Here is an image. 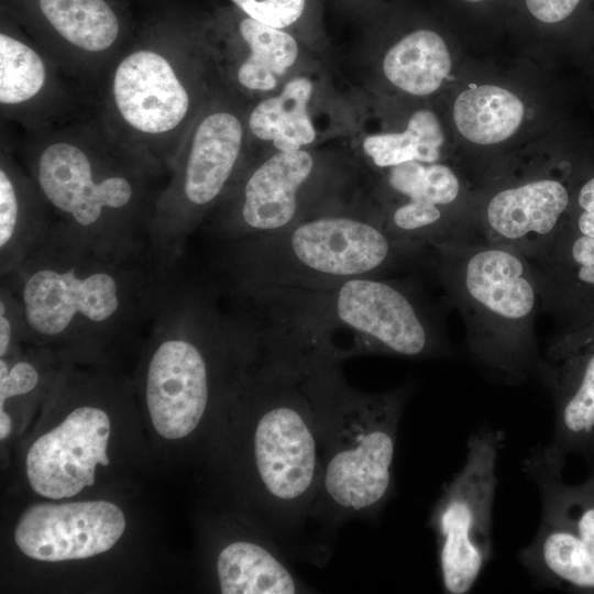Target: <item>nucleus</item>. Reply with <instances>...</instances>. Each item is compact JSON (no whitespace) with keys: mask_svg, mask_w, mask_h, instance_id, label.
I'll use <instances>...</instances> for the list:
<instances>
[{"mask_svg":"<svg viewBox=\"0 0 594 594\" xmlns=\"http://www.w3.org/2000/svg\"><path fill=\"white\" fill-rule=\"evenodd\" d=\"M127 520L109 501L42 503L28 508L14 529V541L26 557L62 562L95 557L122 537Z\"/></svg>","mask_w":594,"mask_h":594,"instance_id":"nucleus-18","label":"nucleus"},{"mask_svg":"<svg viewBox=\"0 0 594 594\" xmlns=\"http://www.w3.org/2000/svg\"><path fill=\"white\" fill-rule=\"evenodd\" d=\"M403 400V391L356 395L337 375L333 402L338 424L329 439L322 487L338 509L372 510L386 498Z\"/></svg>","mask_w":594,"mask_h":594,"instance_id":"nucleus-11","label":"nucleus"},{"mask_svg":"<svg viewBox=\"0 0 594 594\" xmlns=\"http://www.w3.org/2000/svg\"><path fill=\"white\" fill-rule=\"evenodd\" d=\"M443 143L444 134L437 116L420 109L410 116L404 131L365 135L361 150L374 167L386 169L411 161L437 163Z\"/></svg>","mask_w":594,"mask_h":594,"instance_id":"nucleus-27","label":"nucleus"},{"mask_svg":"<svg viewBox=\"0 0 594 594\" xmlns=\"http://www.w3.org/2000/svg\"><path fill=\"white\" fill-rule=\"evenodd\" d=\"M571 199L570 179L542 177L499 188L473 222V237L534 260L566 223Z\"/></svg>","mask_w":594,"mask_h":594,"instance_id":"nucleus-19","label":"nucleus"},{"mask_svg":"<svg viewBox=\"0 0 594 594\" xmlns=\"http://www.w3.org/2000/svg\"><path fill=\"white\" fill-rule=\"evenodd\" d=\"M21 163L54 221L106 244L151 245L169 170L119 139L97 114L31 134Z\"/></svg>","mask_w":594,"mask_h":594,"instance_id":"nucleus-2","label":"nucleus"},{"mask_svg":"<svg viewBox=\"0 0 594 594\" xmlns=\"http://www.w3.org/2000/svg\"><path fill=\"white\" fill-rule=\"evenodd\" d=\"M536 373L551 394L553 438L544 448L561 462L582 454L594 436V318L564 326L539 355Z\"/></svg>","mask_w":594,"mask_h":594,"instance_id":"nucleus-15","label":"nucleus"},{"mask_svg":"<svg viewBox=\"0 0 594 594\" xmlns=\"http://www.w3.org/2000/svg\"><path fill=\"white\" fill-rule=\"evenodd\" d=\"M150 329L146 408L161 437L183 439L198 427L208 408L213 359L254 341L258 331L249 315L222 310L211 292L180 283L179 277Z\"/></svg>","mask_w":594,"mask_h":594,"instance_id":"nucleus-6","label":"nucleus"},{"mask_svg":"<svg viewBox=\"0 0 594 594\" xmlns=\"http://www.w3.org/2000/svg\"><path fill=\"white\" fill-rule=\"evenodd\" d=\"M218 258L239 301L381 276L418 253L386 230L378 212L351 208L312 217L280 232L223 243Z\"/></svg>","mask_w":594,"mask_h":594,"instance_id":"nucleus-4","label":"nucleus"},{"mask_svg":"<svg viewBox=\"0 0 594 594\" xmlns=\"http://www.w3.org/2000/svg\"><path fill=\"white\" fill-rule=\"evenodd\" d=\"M245 15L298 36L314 28L320 18V0H231Z\"/></svg>","mask_w":594,"mask_h":594,"instance_id":"nucleus-28","label":"nucleus"},{"mask_svg":"<svg viewBox=\"0 0 594 594\" xmlns=\"http://www.w3.org/2000/svg\"><path fill=\"white\" fill-rule=\"evenodd\" d=\"M12 422L6 410H0V439L4 440L11 432Z\"/></svg>","mask_w":594,"mask_h":594,"instance_id":"nucleus-33","label":"nucleus"},{"mask_svg":"<svg viewBox=\"0 0 594 594\" xmlns=\"http://www.w3.org/2000/svg\"><path fill=\"white\" fill-rule=\"evenodd\" d=\"M504 440L502 430L488 426L473 432L462 469L435 508L440 574L449 594L468 593L490 561L496 465Z\"/></svg>","mask_w":594,"mask_h":594,"instance_id":"nucleus-13","label":"nucleus"},{"mask_svg":"<svg viewBox=\"0 0 594 594\" xmlns=\"http://www.w3.org/2000/svg\"><path fill=\"white\" fill-rule=\"evenodd\" d=\"M110 418L98 406L74 408L30 447L26 477L32 490L50 499L75 496L95 483L98 464L109 465Z\"/></svg>","mask_w":594,"mask_h":594,"instance_id":"nucleus-17","label":"nucleus"},{"mask_svg":"<svg viewBox=\"0 0 594 594\" xmlns=\"http://www.w3.org/2000/svg\"><path fill=\"white\" fill-rule=\"evenodd\" d=\"M564 463L546 448L522 462L525 474L538 486L541 520L534 540L518 556L525 568L550 587L594 593V476L565 483Z\"/></svg>","mask_w":594,"mask_h":594,"instance_id":"nucleus-12","label":"nucleus"},{"mask_svg":"<svg viewBox=\"0 0 594 594\" xmlns=\"http://www.w3.org/2000/svg\"><path fill=\"white\" fill-rule=\"evenodd\" d=\"M41 382V371L29 358H21L11 364L0 359V410L6 403L19 396L34 392Z\"/></svg>","mask_w":594,"mask_h":594,"instance_id":"nucleus-30","label":"nucleus"},{"mask_svg":"<svg viewBox=\"0 0 594 594\" xmlns=\"http://www.w3.org/2000/svg\"><path fill=\"white\" fill-rule=\"evenodd\" d=\"M178 267L152 249L117 246L54 221L1 277L38 345L96 346L150 328Z\"/></svg>","mask_w":594,"mask_h":594,"instance_id":"nucleus-1","label":"nucleus"},{"mask_svg":"<svg viewBox=\"0 0 594 594\" xmlns=\"http://www.w3.org/2000/svg\"><path fill=\"white\" fill-rule=\"evenodd\" d=\"M590 475L594 476V469H591V474Z\"/></svg>","mask_w":594,"mask_h":594,"instance_id":"nucleus-37","label":"nucleus"},{"mask_svg":"<svg viewBox=\"0 0 594 594\" xmlns=\"http://www.w3.org/2000/svg\"><path fill=\"white\" fill-rule=\"evenodd\" d=\"M322 84L314 73L297 72L282 88L246 107L250 148L270 153L309 150L323 135L320 102Z\"/></svg>","mask_w":594,"mask_h":594,"instance_id":"nucleus-21","label":"nucleus"},{"mask_svg":"<svg viewBox=\"0 0 594 594\" xmlns=\"http://www.w3.org/2000/svg\"><path fill=\"white\" fill-rule=\"evenodd\" d=\"M328 174L310 150L273 152L248 163L204 222L223 243L267 237L343 210L327 200Z\"/></svg>","mask_w":594,"mask_h":594,"instance_id":"nucleus-10","label":"nucleus"},{"mask_svg":"<svg viewBox=\"0 0 594 594\" xmlns=\"http://www.w3.org/2000/svg\"><path fill=\"white\" fill-rule=\"evenodd\" d=\"M53 222L51 210L30 174L3 145L0 155V271L11 273Z\"/></svg>","mask_w":594,"mask_h":594,"instance_id":"nucleus-23","label":"nucleus"},{"mask_svg":"<svg viewBox=\"0 0 594 594\" xmlns=\"http://www.w3.org/2000/svg\"><path fill=\"white\" fill-rule=\"evenodd\" d=\"M572 199L566 223L581 234L594 238V165L571 170Z\"/></svg>","mask_w":594,"mask_h":594,"instance_id":"nucleus-29","label":"nucleus"},{"mask_svg":"<svg viewBox=\"0 0 594 594\" xmlns=\"http://www.w3.org/2000/svg\"><path fill=\"white\" fill-rule=\"evenodd\" d=\"M526 13L535 21L556 25L570 20L583 0H521Z\"/></svg>","mask_w":594,"mask_h":594,"instance_id":"nucleus-32","label":"nucleus"},{"mask_svg":"<svg viewBox=\"0 0 594 594\" xmlns=\"http://www.w3.org/2000/svg\"><path fill=\"white\" fill-rule=\"evenodd\" d=\"M69 78L34 43L7 30L0 33V109L2 119L30 134L64 124L73 105Z\"/></svg>","mask_w":594,"mask_h":594,"instance_id":"nucleus-20","label":"nucleus"},{"mask_svg":"<svg viewBox=\"0 0 594 594\" xmlns=\"http://www.w3.org/2000/svg\"><path fill=\"white\" fill-rule=\"evenodd\" d=\"M23 339H29V333L22 306L10 287L1 283L0 358L13 352L19 341Z\"/></svg>","mask_w":594,"mask_h":594,"instance_id":"nucleus-31","label":"nucleus"},{"mask_svg":"<svg viewBox=\"0 0 594 594\" xmlns=\"http://www.w3.org/2000/svg\"><path fill=\"white\" fill-rule=\"evenodd\" d=\"M346 7L356 9L359 12L361 9L370 7L373 0H340Z\"/></svg>","mask_w":594,"mask_h":594,"instance_id":"nucleus-34","label":"nucleus"},{"mask_svg":"<svg viewBox=\"0 0 594 594\" xmlns=\"http://www.w3.org/2000/svg\"><path fill=\"white\" fill-rule=\"evenodd\" d=\"M540 300L564 326L594 318V238L563 226L551 244L528 260Z\"/></svg>","mask_w":594,"mask_h":594,"instance_id":"nucleus-22","label":"nucleus"},{"mask_svg":"<svg viewBox=\"0 0 594 594\" xmlns=\"http://www.w3.org/2000/svg\"><path fill=\"white\" fill-rule=\"evenodd\" d=\"M249 161L246 107L221 88L188 132L156 204L150 243L166 264L178 267L189 237Z\"/></svg>","mask_w":594,"mask_h":594,"instance_id":"nucleus-8","label":"nucleus"},{"mask_svg":"<svg viewBox=\"0 0 594 594\" xmlns=\"http://www.w3.org/2000/svg\"><path fill=\"white\" fill-rule=\"evenodd\" d=\"M101 84L99 119L169 173L195 121L222 88L204 28L146 34L125 47Z\"/></svg>","mask_w":594,"mask_h":594,"instance_id":"nucleus-3","label":"nucleus"},{"mask_svg":"<svg viewBox=\"0 0 594 594\" xmlns=\"http://www.w3.org/2000/svg\"><path fill=\"white\" fill-rule=\"evenodd\" d=\"M464 4L479 6L487 2L488 0H458Z\"/></svg>","mask_w":594,"mask_h":594,"instance_id":"nucleus-36","label":"nucleus"},{"mask_svg":"<svg viewBox=\"0 0 594 594\" xmlns=\"http://www.w3.org/2000/svg\"><path fill=\"white\" fill-rule=\"evenodd\" d=\"M273 354L256 382L264 396L252 437L255 473L275 504H298L317 474V437L310 413V360L300 352L268 343Z\"/></svg>","mask_w":594,"mask_h":594,"instance_id":"nucleus-9","label":"nucleus"},{"mask_svg":"<svg viewBox=\"0 0 594 594\" xmlns=\"http://www.w3.org/2000/svg\"><path fill=\"white\" fill-rule=\"evenodd\" d=\"M261 302L274 320L314 344L342 328L364 351L427 358L444 350L429 309L394 279L360 276L323 288L266 294Z\"/></svg>","mask_w":594,"mask_h":594,"instance_id":"nucleus-7","label":"nucleus"},{"mask_svg":"<svg viewBox=\"0 0 594 594\" xmlns=\"http://www.w3.org/2000/svg\"><path fill=\"white\" fill-rule=\"evenodd\" d=\"M385 78L399 90L427 96L439 89L451 70V57L443 37L419 28L404 34L385 53Z\"/></svg>","mask_w":594,"mask_h":594,"instance_id":"nucleus-24","label":"nucleus"},{"mask_svg":"<svg viewBox=\"0 0 594 594\" xmlns=\"http://www.w3.org/2000/svg\"><path fill=\"white\" fill-rule=\"evenodd\" d=\"M429 264L459 309L469 351L493 376L517 384L536 372L534 322L540 299L527 257L479 238L426 248Z\"/></svg>","mask_w":594,"mask_h":594,"instance_id":"nucleus-5","label":"nucleus"},{"mask_svg":"<svg viewBox=\"0 0 594 594\" xmlns=\"http://www.w3.org/2000/svg\"><path fill=\"white\" fill-rule=\"evenodd\" d=\"M216 570L223 594H294L290 571L263 546L238 540L218 554Z\"/></svg>","mask_w":594,"mask_h":594,"instance_id":"nucleus-26","label":"nucleus"},{"mask_svg":"<svg viewBox=\"0 0 594 594\" xmlns=\"http://www.w3.org/2000/svg\"><path fill=\"white\" fill-rule=\"evenodd\" d=\"M36 44L73 80L102 81L125 50L121 22L106 0H36Z\"/></svg>","mask_w":594,"mask_h":594,"instance_id":"nucleus-16","label":"nucleus"},{"mask_svg":"<svg viewBox=\"0 0 594 594\" xmlns=\"http://www.w3.org/2000/svg\"><path fill=\"white\" fill-rule=\"evenodd\" d=\"M204 33L221 87L245 107L274 95L298 72L299 37L235 7L220 13Z\"/></svg>","mask_w":594,"mask_h":594,"instance_id":"nucleus-14","label":"nucleus"},{"mask_svg":"<svg viewBox=\"0 0 594 594\" xmlns=\"http://www.w3.org/2000/svg\"><path fill=\"white\" fill-rule=\"evenodd\" d=\"M525 114L522 101L512 91L482 85L461 92L453 106L458 131L470 142L493 145L512 136Z\"/></svg>","mask_w":594,"mask_h":594,"instance_id":"nucleus-25","label":"nucleus"},{"mask_svg":"<svg viewBox=\"0 0 594 594\" xmlns=\"http://www.w3.org/2000/svg\"><path fill=\"white\" fill-rule=\"evenodd\" d=\"M583 457L586 459L590 465V469H594V436L591 442L588 443L585 452L583 453Z\"/></svg>","mask_w":594,"mask_h":594,"instance_id":"nucleus-35","label":"nucleus"}]
</instances>
